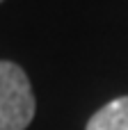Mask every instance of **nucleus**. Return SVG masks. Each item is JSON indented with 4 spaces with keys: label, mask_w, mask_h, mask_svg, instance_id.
Listing matches in <instances>:
<instances>
[{
    "label": "nucleus",
    "mask_w": 128,
    "mask_h": 130,
    "mask_svg": "<svg viewBox=\"0 0 128 130\" xmlns=\"http://www.w3.org/2000/svg\"><path fill=\"white\" fill-rule=\"evenodd\" d=\"M37 101L25 71L0 59V130H25L34 119Z\"/></svg>",
    "instance_id": "obj_1"
},
{
    "label": "nucleus",
    "mask_w": 128,
    "mask_h": 130,
    "mask_svg": "<svg viewBox=\"0 0 128 130\" xmlns=\"http://www.w3.org/2000/svg\"><path fill=\"white\" fill-rule=\"evenodd\" d=\"M85 130H128V96L103 105L96 114H92Z\"/></svg>",
    "instance_id": "obj_2"
},
{
    "label": "nucleus",
    "mask_w": 128,
    "mask_h": 130,
    "mask_svg": "<svg viewBox=\"0 0 128 130\" xmlns=\"http://www.w3.org/2000/svg\"><path fill=\"white\" fill-rule=\"evenodd\" d=\"M0 2H2V0H0Z\"/></svg>",
    "instance_id": "obj_3"
}]
</instances>
